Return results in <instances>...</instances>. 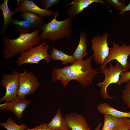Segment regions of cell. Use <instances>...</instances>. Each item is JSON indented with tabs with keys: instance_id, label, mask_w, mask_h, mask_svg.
<instances>
[{
	"instance_id": "obj_30",
	"label": "cell",
	"mask_w": 130,
	"mask_h": 130,
	"mask_svg": "<svg viewBox=\"0 0 130 130\" xmlns=\"http://www.w3.org/2000/svg\"><path fill=\"white\" fill-rule=\"evenodd\" d=\"M102 123L100 122L99 123L97 127L94 130H100V128L102 125Z\"/></svg>"
},
{
	"instance_id": "obj_10",
	"label": "cell",
	"mask_w": 130,
	"mask_h": 130,
	"mask_svg": "<svg viewBox=\"0 0 130 130\" xmlns=\"http://www.w3.org/2000/svg\"><path fill=\"white\" fill-rule=\"evenodd\" d=\"M14 10L16 13L30 12L43 17L54 16L57 12L42 9L38 6L32 0H17Z\"/></svg>"
},
{
	"instance_id": "obj_9",
	"label": "cell",
	"mask_w": 130,
	"mask_h": 130,
	"mask_svg": "<svg viewBox=\"0 0 130 130\" xmlns=\"http://www.w3.org/2000/svg\"><path fill=\"white\" fill-rule=\"evenodd\" d=\"M19 75V73L15 70L11 74L8 73L3 76L0 84L5 88L6 92L4 95L0 98V102L4 101L9 102L17 96Z\"/></svg>"
},
{
	"instance_id": "obj_20",
	"label": "cell",
	"mask_w": 130,
	"mask_h": 130,
	"mask_svg": "<svg viewBox=\"0 0 130 130\" xmlns=\"http://www.w3.org/2000/svg\"><path fill=\"white\" fill-rule=\"evenodd\" d=\"M104 122L101 130H113L125 121L124 118H118L110 115H104Z\"/></svg>"
},
{
	"instance_id": "obj_28",
	"label": "cell",
	"mask_w": 130,
	"mask_h": 130,
	"mask_svg": "<svg viewBox=\"0 0 130 130\" xmlns=\"http://www.w3.org/2000/svg\"><path fill=\"white\" fill-rule=\"evenodd\" d=\"M130 129V125L125 120V121L124 123L116 127L113 130H128Z\"/></svg>"
},
{
	"instance_id": "obj_32",
	"label": "cell",
	"mask_w": 130,
	"mask_h": 130,
	"mask_svg": "<svg viewBox=\"0 0 130 130\" xmlns=\"http://www.w3.org/2000/svg\"><path fill=\"white\" fill-rule=\"evenodd\" d=\"M71 130V129H68V130Z\"/></svg>"
},
{
	"instance_id": "obj_24",
	"label": "cell",
	"mask_w": 130,
	"mask_h": 130,
	"mask_svg": "<svg viewBox=\"0 0 130 130\" xmlns=\"http://www.w3.org/2000/svg\"><path fill=\"white\" fill-rule=\"evenodd\" d=\"M123 101L128 107L130 112V80L127 82L122 94Z\"/></svg>"
},
{
	"instance_id": "obj_23",
	"label": "cell",
	"mask_w": 130,
	"mask_h": 130,
	"mask_svg": "<svg viewBox=\"0 0 130 130\" xmlns=\"http://www.w3.org/2000/svg\"><path fill=\"white\" fill-rule=\"evenodd\" d=\"M104 1L110 6L120 11L124 9L126 6L125 3L126 0H105Z\"/></svg>"
},
{
	"instance_id": "obj_13",
	"label": "cell",
	"mask_w": 130,
	"mask_h": 130,
	"mask_svg": "<svg viewBox=\"0 0 130 130\" xmlns=\"http://www.w3.org/2000/svg\"><path fill=\"white\" fill-rule=\"evenodd\" d=\"M64 118L71 130H91L85 118L77 112L67 114Z\"/></svg>"
},
{
	"instance_id": "obj_12",
	"label": "cell",
	"mask_w": 130,
	"mask_h": 130,
	"mask_svg": "<svg viewBox=\"0 0 130 130\" xmlns=\"http://www.w3.org/2000/svg\"><path fill=\"white\" fill-rule=\"evenodd\" d=\"M95 2L106 4L104 1L102 0H73L70 3L66 6L72 5L67 9L65 14L74 19L77 15L81 14L85 9Z\"/></svg>"
},
{
	"instance_id": "obj_27",
	"label": "cell",
	"mask_w": 130,
	"mask_h": 130,
	"mask_svg": "<svg viewBox=\"0 0 130 130\" xmlns=\"http://www.w3.org/2000/svg\"><path fill=\"white\" fill-rule=\"evenodd\" d=\"M24 130H51L48 127L47 124L42 123L35 128L30 129L26 127Z\"/></svg>"
},
{
	"instance_id": "obj_2",
	"label": "cell",
	"mask_w": 130,
	"mask_h": 130,
	"mask_svg": "<svg viewBox=\"0 0 130 130\" xmlns=\"http://www.w3.org/2000/svg\"><path fill=\"white\" fill-rule=\"evenodd\" d=\"M40 32L34 30L29 33L20 34L14 39L4 37L2 39L4 47L2 53L4 59H9L39 45L41 40L39 34Z\"/></svg>"
},
{
	"instance_id": "obj_26",
	"label": "cell",
	"mask_w": 130,
	"mask_h": 130,
	"mask_svg": "<svg viewBox=\"0 0 130 130\" xmlns=\"http://www.w3.org/2000/svg\"><path fill=\"white\" fill-rule=\"evenodd\" d=\"M120 77L119 80L117 84L119 85L130 80V71L122 72Z\"/></svg>"
},
{
	"instance_id": "obj_8",
	"label": "cell",
	"mask_w": 130,
	"mask_h": 130,
	"mask_svg": "<svg viewBox=\"0 0 130 130\" xmlns=\"http://www.w3.org/2000/svg\"><path fill=\"white\" fill-rule=\"evenodd\" d=\"M109 34L106 33L102 35H96L91 40V49L94 60L98 64L103 65L105 58L108 56L110 48L107 39Z\"/></svg>"
},
{
	"instance_id": "obj_11",
	"label": "cell",
	"mask_w": 130,
	"mask_h": 130,
	"mask_svg": "<svg viewBox=\"0 0 130 130\" xmlns=\"http://www.w3.org/2000/svg\"><path fill=\"white\" fill-rule=\"evenodd\" d=\"M31 103L30 100L17 96L10 101L0 104V110L10 111L20 119L22 117L24 111Z\"/></svg>"
},
{
	"instance_id": "obj_1",
	"label": "cell",
	"mask_w": 130,
	"mask_h": 130,
	"mask_svg": "<svg viewBox=\"0 0 130 130\" xmlns=\"http://www.w3.org/2000/svg\"><path fill=\"white\" fill-rule=\"evenodd\" d=\"M93 57L92 55L85 60L76 61L71 65L62 68L53 67L52 72L53 82L60 81L65 87L70 81L73 80L84 87L91 84L92 79L100 73L99 70L92 67L91 61Z\"/></svg>"
},
{
	"instance_id": "obj_14",
	"label": "cell",
	"mask_w": 130,
	"mask_h": 130,
	"mask_svg": "<svg viewBox=\"0 0 130 130\" xmlns=\"http://www.w3.org/2000/svg\"><path fill=\"white\" fill-rule=\"evenodd\" d=\"M21 17L32 27L34 30H37L40 31H42L46 23L42 17L30 12L22 13Z\"/></svg>"
},
{
	"instance_id": "obj_19",
	"label": "cell",
	"mask_w": 130,
	"mask_h": 130,
	"mask_svg": "<svg viewBox=\"0 0 130 130\" xmlns=\"http://www.w3.org/2000/svg\"><path fill=\"white\" fill-rule=\"evenodd\" d=\"M51 51V53L50 54L51 59L53 60H60L63 65L68 63L73 64L76 61L72 55L66 54L62 51L58 50L54 47H52Z\"/></svg>"
},
{
	"instance_id": "obj_22",
	"label": "cell",
	"mask_w": 130,
	"mask_h": 130,
	"mask_svg": "<svg viewBox=\"0 0 130 130\" xmlns=\"http://www.w3.org/2000/svg\"><path fill=\"white\" fill-rule=\"evenodd\" d=\"M0 125L7 130H24L27 127L25 124L18 125L10 117L7 120L6 122L0 123Z\"/></svg>"
},
{
	"instance_id": "obj_21",
	"label": "cell",
	"mask_w": 130,
	"mask_h": 130,
	"mask_svg": "<svg viewBox=\"0 0 130 130\" xmlns=\"http://www.w3.org/2000/svg\"><path fill=\"white\" fill-rule=\"evenodd\" d=\"M10 25L20 34L29 33L34 30L32 27L24 20H19L13 19Z\"/></svg>"
},
{
	"instance_id": "obj_15",
	"label": "cell",
	"mask_w": 130,
	"mask_h": 130,
	"mask_svg": "<svg viewBox=\"0 0 130 130\" xmlns=\"http://www.w3.org/2000/svg\"><path fill=\"white\" fill-rule=\"evenodd\" d=\"M97 109L101 114L110 115L118 118H130V112L119 110L111 107L106 103H101L97 106Z\"/></svg>"
},
{
	"instance_id": "obj_17",
	"label": "cell",
	"mask_w": 130,
	"mask_h": 130,
	"mask_svg": "<svg viewBox=\"0 0 130 130\" xmlns=\"http://www.w3.org/2000/svg\"><path fill=\"white\" fill-rule=\"evenodd\" d=\"M8 0H4L0 5L3 17V25L1 31V33L3 35H5L6 31L7 26L10 24L13 16L16 13L14 10L11 11L8 6Z\"/></svg>"
},
{
	"instance_id": "obj_18",
	"label": "cell",
	"mask_w": 130,
	"mask_h": 130,
	"mask_svg": "<svg viewBox=\"0 0 130 130\" xmlns=\"http://www.w3.org/2000/svg\"><path fill=\"white\" fill-rule=\"evenodd\" d=\"M47 124L51 130H67L70 129L64 118L62 117L59 109L50 122Z\"/></svg>"
},
{
	"instance_id": "obj_25",
	"label": "cell",
	"mask_w": 130,
	"mask_h": 130,
	"mask_svg": "<svg viewBox=\"0 0 130 130\" xmlns=\"http://www.w3.org/2000/svg\"><path fill=\"white\" fill-rule=\"evenodd\" d=\"M59 0H40L39 2L42 7L46 10L58 4Z\"/></svg>"
},
{
	"instance_id": "obj_31",
	"label": "cell",
	"mask_w": 130,
	"mask_h": 130,
	"mask_svg": "<svg viewBox=\"0 0 130 130\" xmlns=\"http://www.w3.org/2000/svg\"><path fill=\"white\" fill-rule=\"evenodd\" d=\"M124 119L130 125V119L127 118H124Z\"/></svg>"
},
{
	"instance_id": "obj_5",
	"label": "cell",
	"mask_w": 130,
	"mask_h": 130,
	"mask_svg": "<svg viewBox=\"0 0 130 130\" xmlns=\"http://www.w3.org/2000/svg\"><path fill=\"white\" fill-rule=\"evenodd\" d=\"M102 71L105 76L104 80L102 82L97 84L98 87L101 88V95L104 99L114 98L115 97L109 95L107 91L108 87L112 84H117L119 80L121 73L126 71L123 66L119 63L113 66L110 62L108 68L106 65Z\"/></svg>"
},
{
	"instance_id": "obj_34",
	"label": "cell",
	"mask_w": 130,
	"mask_h": 130,
	"mask_svg": "<svg viewBox=\"0 0 130 130\" xmlns=\"http://www.w3.org/2000/svg\"><path fill=\"white\" fill-rule=\"evenodd\" d=\"M130 130V129L129 130Z\"/></svg>"
},
{
	"instance_id": "obj_33",
	"label": "cell",
	"mask_w": 130,
	"mask_h": 130,
	"mask_svg": "<svg viewBox=\"0 0 130 130\" xmlns=\"http://www.w3.org/2000/svg\"></svg>"
},
{
	"instance_id": "obj_7",
	"label": "cell",
	"mask_w": 130,
	"mask_h": 130,
	"mask_svg": "<svg viewBox=\"0 0 130 130\" xmlns=\"http://www.w3.org/2000/svg\"><path fill=\"white\" fill-rule=\"evenodd\" d=\"M40 84L38 78L33 73L24 70L19 73L17 96L25 98L26 96L33 93Z\"/></svg>"
},
{
	"instance_id": "obj_16",
	"label": "cell",
	"mask_w": 130,
	"mask_h": 130,
	"mask_svg": "<svg viewBox=\"0 0 130 130\" xmlns=\"http://www.w3.org/2000/svg\"><path fill=\"white\" fill-rule=\"evenodd\" d=\"M79 39L77 47L72 55L76 61L82 59L87 56L88 53L87 51L88 40L86 34L81 30L80 32Z\"/></svg>"
},
{
	"instance_id": "obj_29",
	"label": "cell",
	"mask_w": 130,
	"mask_h": 130,
	"mask_svg": "<svg viewBox=\"0 0 130 130\" xmlns=\"http://www.w3.org/2000/svg\"><path fill=\"white\" fill-rule=\"evenodd\" d=\"M128 11H130V1L129 4L123 9L119 12V14L120 15L123 16L124 15L125 13Z\"/></svg>"
},
{
	"instance_id": "obj_6",
	"label": "cell",
	"mask_w": 130,
	"mask_h": 130,
	"mask_svg": "<svg viewBox=\"0 0 130 130\" xmlns=\"http://www.w3.org/2000/svg\"><path fill=\"white\" fill-rule=\"evenodd\" d=\"M130 55V45L124 43L120 46L115 42L112 43V47L110 48L109 54L105 59L103 65L100 68L102 70L107 64L115 60L123 67L126 72L130 69V64L128 59Z\"/></svg>"
},
{
	"instance_id": "obj_3",
	"label": "cell",
	"mask_w": 130,
	"mask_h": 130,
	"mask_svg": "<svg viewBox=\"0 0 130 130\" xmlns=\"http://www.w3.org/2000/svg\"><path fill=\"white\" fill-rule=\"evenodd\" d=\"M59 13V11L58 10L52 20L45 25L40 35L41 40H48L54 42L64 37L67 38L71 36L73 31V19L68 17L64 20L58 21L57 18Z\"/></svg>"
},
{
	"instance_id": "obj_4",
	"label": "cell",
	"mask_w": 130,
	"mask_h": 130,
	"mask_svg": "<svg viewBox=\"0 0 130 130\" xmlns=\"http://www.w3.org/2000/svg\"><path fill=\"white\" fill-rule=\"evenodd\" d=\"M46 42V40H45L28 51L21 53L16 62L17 65L20 66L26 63L37 64L43 60L48 63L51 60V56L48 52L49 47Z\"/></svg>"
}]
</instances>
